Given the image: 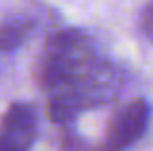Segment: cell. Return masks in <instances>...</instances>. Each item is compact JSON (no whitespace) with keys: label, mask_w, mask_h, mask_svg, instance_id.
<instances>
[{"label":"cell","mask_w":153,"mask_h":151,"mask_svg":"<svg viewBox=\"0 0 153 151\" xmlns=\"http://www.w3.org/2000/svg\"><path fill=\"white\" fill-rule=\"evenodd\" d=\"M105 58L81 29H62L48 37L35 64V79L48 97L76 87Z\"/></svg>","instance_id":"1"},{"label":"cell","mask_w":153,"mask_h":151,"mask_svg":"<svg viewBox=\"0 0 153 151\" xmlns=\"http://www.w3.org/2000/svg\"><path fill=\"white\" fill-rule=\"evenodd\" d=\"M124 81V71H120L118 64L103 60L83 83L60 95L48 97V114L58 124H71L79 114L116 101Z\"/></svg>","instance_id":"2"},{"label":"cell","mask_w":153,"mask_h":151,"mask_svg":"<svg viewBox=\"0 0 153 151\" xmlns=\"http://www.w3.org/2000/svg\"><path fill=\"white\" fill-rule=\"evenodd\" d=\"M149 103L145 100H132L124 103L110 120V124L103 132V141L100 151H124L132 143H137L147 126H149Z\"/></svg>","instance_id":"3"},{"label":"cell","mask_w":153,"mask_h":151,"mask_svg":"<svg viewBox=\"0 0 153 151\" xmlns=\"http://www.w3.org/2000/svg\"><path fill=\"white\" fill-rule=\"evenodd\" d=\"M35 139H37L35 110L23 101L10 103L0 120V151H29Z\"/></svg>","instance_id":"4"},{"label":"cell","mask_w":153,"mask_h":151,"mask_svg":"<svg viewBox=\"0 0 153 151\" xmlns=\"http://www.w3.org/2000/svg\"><path fill=\"white\" fill-rule=\"evenodd\" d=\"M31 31H33V19L25 15H15L4 19L0 23V62L19 50L29 39Z\"/></svg>","instance_id":"5"},{"label":"cell","mask_w":153,"mask_h":151,"mask_svg":"<svg viewBox=\"0 0 153 151\" xmlns=\"http://www.w3.org/2000/svg\"><path fill=\"white\" fill-rule=\"evenodd\" d=\"M141 29H143V33L153 42V0L145 6V10L141 15Z\"/></svg>","instance_id":"6"}]
</instances>
